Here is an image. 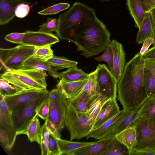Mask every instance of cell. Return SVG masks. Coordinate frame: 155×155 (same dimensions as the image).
<instances>
[{
	"instance_id": "1",
	"label": "cell",
	"mask_w": 155,
	"mask_h": 155,
	"mask_svg": "<svg viewBox=\"0 0 155 155\" xmlns=\"http://www.w3.org/2000/svg\"><path fill=\"white\" fill-rule=\"evenodd\" d=\"M145 61L139 53L126 64L122 76L117 83V99L123 109L135 110L149 97L143 78Z\"/></svg>"
},
{
	"instance_id": "2",
	"label": "cell",
	"mask_w": 155,
	"mask_h": 155,
	"mask_svg": "<svg viewBox=\"0 0 155 155\" xmlns=\"http://www.w3.org/2000/svg\"><path fill=\"white\" fill-rule=\"evenodd\" d=\"M110 37L105 25L96 17L81 27L76 35L75 44L81 55L87 58L104 51L111 42Z\"/></svg>"
},
{
	"instance_id": "3",
	"label": "cell",
	"mask_w": 155,
	"mask_h": 155,
	"mask_svg": "<svg viewBox=\"0 0 155 155\" xmlns=\"http://www.w3.org/2000/svg\"><path fill=\"white\" fill-rule=\"evenodd\" d=\"M96 17L94 8L76 2L69 10L59 16L56 35L61 40L75 43L76 35L81 27L87 21Z\"/></svg>"
},
{
	"instance_id": "4",
	"label": "cell",
	"mask_w": 155,
	"mask_h": 155,
	"mask_svg": "<svg viewBox=\"0 0 155 155\" xmlns=\"http://www.w3.org/2000/svg\"><path fill=\"white\" fill-rule=\"evenodd\" d=\"M47 76L44 71L21 68L4 72L1 78L12 84L19 91L29 88L46 89Z\"/></svg>"
},
{
	"instance_id": "5",
	"label": "cell",
	"mask_w": 155,
	"mask_h": 155,
	"mask_svg": "<svg viewBox=\"0 0 155 155\" xmlns=\"http://www.w3.org/2000/svg\"><path fill=\"white\" fill-rule=\"evenodd\" d=\"M130 127H134L136 133V143L131 151L155 153V121L140 116Z\"/></svg>"
},
{
	"instance_id": "6",
	"label": "cell",
	"mask_w": 155,
	"mask_h": 155,
	"mask_svg": "<svg viewBox=\"0 0 155 155\" xmlns=\"http://www.w3.org/2000/svg\"><path fill=\"white\" fill-rule=\"evenodd\" d=\"M47 89L28 102L19 107L12 113V118L17 136L23 134L28 125L36 115L35 110L43 101L48 97Z\"/></svg>"
},
{
	"instance_id": "7",
	"label": "cell",
	"mask_w": 155,
	"mask_h": 155,
	"mask_svg": "<svg viewBox=\"0 0 155 155\" xmlns=\"http://www.w3.org/2000/svg\"><path fill=\"white\" fill-rule=\"evenodd\" d=\"M35 47L21 44L10 48H0V69L5 72L22 68L32 56Z\"/></svg>"
},
{
	"instance_id": "8",
	"label": "cell",
	"mask_w": 155,
	"mask_h": 155,
	"mask_svg": "<svg viewBox=\"0 0 155 155\" xmlns=\"http://www.w3.org/2000/svg\"><path fill=\"white\" fill-rule=\"evenodd\" d=\"M65 126L69 132L70 140L72 141L86 137L92 130L93 124L85 113L77 112L68 105Z\"/></svg>"
},
{
	"instance_id": "9",
	"label": "cell",
	"mask_w": 155,
	"mask_h": 155,
	"mask_svg": "<svg viewBox=\"0 0 155 155\" xmlns=\"http://www.w3.org/2000/svg\"><path fill=\"white\" fill-rule=\"evenodd\" d=\"M50 107L48 119L62 130L65 126V119L68 104V99L58 88L49 92Z\"/></svg>"
},
{
	"instance_id": "10",
	"label": "cell",
	"mask_w": 155,
	"mask_h": 155,
	"mask_svg": "<svg viewBox=\"0 0 155 155\" xmlns=\"http://www.w3.org/2000/svg\"><path fill=\"white\" fill-rule=\"evenodd\" d=\"M95 70L100 95L110 99L116 98L118 82L110 71L105 64H101Z\"/></svg>"
},
{
	"instance_id": "11",
	"label": "cell",
	"mask_w": 155,
	"mask_h": 155,
	"mask_svg": "<svg viewBox=\"0 0 155 155\" xmlns=\"http://www.w3.org/2000/svg\"><path fill=\"white\" fill-rule=\"evenodd\" d=\"M46 90L26 89L12 94L4 96V99L10 112L12 113L20 106L43 93Z\"/></svg>"
},
{
	"instance_id": "12",
	"label": "cell",
	"mask_w": 155,
	"mask_h": 155,
	"mask_svg": "<svg viewBox=\"0 0 155 155\" xmlns=\"http://www.w3.org/2000/svg\"><path fill=\"white\" fill-rule=\"evenodd\" d=\"M24 33L21 44L23 45L39 47L51 45L59 41L58 37L51 33L30 31Z\"/></svg>"
},
{
	"instance_id": "13",
	"label": "cell",
	"mask_w": 155,
	"mask_h": 155,
	"mask_svg": "<svg viewBox=\"0 0 155 155\" xmlns=\"http://www.w3.org/2000/svg\"><path fill=\"white\" fill-rule=\"evenodd\" d=\"M113 54V66L110 71L118 82L123 73L125 65L126 53L122 44L115 40L110 43Z\"/></svg>"
},
{
	"instance_id": "14",
	"label": "cell",
	"mask_w": 155,
	"mask_h": 155,
	"mask_svg": "<svg viewBox=\"0 0 155 155\" xmlns=\"http://www.w3.org/2000/svg\"><path fill=\"white\" fill-rule=\"evenodd\" d=\"M0 128L7 135L12 148L17 136L12 118V113L9 111L4 99L0 100Z\"/></svg>"
},
{
	"instance_id": "15",
	"label": "cell",
	"mask_w": 155,
	"mask_h": 155,
	"mask_svg": "<svg viewBox=\"0 0 155 155\" xmlns=\"http://www.w3.org/2000/svg\"><path fill=\"white\" fill-rule=\"evenodd\" d=\"M140 108L131 111L124 110L123 114L115 122L113 127L104 135L103 138L115 136L117 134L129 127L140 116Z\"/></svg>"
},
{
	"instance_id": "16",
	"label": "cell",
	"mask_w": 155,
	"mask_h": 155,
	"mask_svg": "<svg viewBox=\"0 0 155 155\" xmlns=\"http://www.w3.org/2000/svg\"><path fill=\"white\" fill-rule=\"evenodd\" d=\"M120 111L116 98L109 100L104 104L98 114L93 125V130L114 117Z\"/></svg>"
},
{
	"instance_id": "17",
	"label": "cell",
	"mask_w": 155,
	"mask_h": 155,
	"mask_svg": "<svg viewBox=\"0 0 155 155\" xmlns=\"http://www.w3.org/2000/svg\"><path fill=\"white\" fill-rule=\"evenodd\" d=\"M25 3L28 5L29 2L24 0H0V25L8 23L15 17V11L19 4Z\"/></svg>"
},
{
	"instance_id": "18",
	"label": "cell",
	"mask_w": 155,
	"mask_h": 155,
	"mask_svg": "<svg viewBox=\"0 0 155 155\" xmlns=\"http://www.w3.org/2000/svg\"><path fill=\"white\" fill-rule=\"evenodd\" d=\"M113 137L101 139L92 144L79 148L72 155H102Z\"/></svg>"
},
{
	"instance_id": "19",
	"label": "cell",
	"mask_w": 155,
	"mask_h": 155,
	"mask_svg": "<svg viewBox=\"0 0 155 155\" xmlns=\"http://www.w3.org/2000/svg\"><path fill=\"white\" fill-rule=\"evenodd\" d=\"M28 69H35L46 71L49 74L55 79L61 78V73L51 66L46 61L31 56L24 63L22 68Z\"/></svg>"
},
{
	"instance_id": "20",
	"label": "cell",
	"mask_w": 155,
	"mask_h": 155,
	"mask_svg": "<svg viewBox=\"0 0 155 155\" xmlns=\"http://www.w3.org/2000/svg\"><path fill=\"white\" fill-rule=\"evenodd\" d=\"M87 79L75 81H65L60 80L57 85L68 99L75 97L81 91Z\"/></svg>"
},
{
	"instance_id": "21",
	"label": "cell",
	"mask_w": 155,
	"mask_h": 155,
	"mask_svg": "<svg viewBox=\"0 0 155 155\" xmlns=\"http://www.w3.org/2000/svg\"><path fill=\"white\" fill-rule=\"evenodd\" d=\"M155 25L150 12L145 13L144 18L137 34L136 42L138 44H142L146 39L153 38Z\"/></svg>"
},
{
	"instance_id": "22",
	"label": "cell",
	"mask_w": 155,
	"mask_h": 155,
	"mask_svg": "<svg viewBox=\"0 0 155 155\" xmlns=\"http://www.w3.org/2000/svg\"><path fill=\"white\" fill-rule=\"evenodd\" d=\"M96 99L91 98L86 92L81 91L75 97L68 99V105L76 111L85 113Z\"/></svg>"
},
{
	"instance_id": "23",
	"label": "cell",
	"mask_w": 155,
	"mask_h": 155,
	"mask_svg": "<svg viewBox=\"0 0 155 155\" xmlns=\"http://www.w3.org/2000/svg\"><path fill=\"white\" fill-rule=\"evenodd\" d=\"M123 109L114 117L104 123L97 128L93 130L86 137L87 139L92 137L95 140H100L113 127L115 122L124 111Z\"/></svg>"
},
{
	"instance_id": "24",
	"label": "cell",
	"mask_w": 155,
	"mask_h": 155,
	"mask_svg": "<svg viewBox=\"0 0 155 155\" xmlns=\"http://www.w3.org/2000/svg\"><path fill=\"white\" fill-rule=\"evenodd\" d=\"M130 14L134 19L135 26L140 28L145 16V13L140 0H126Z\"/></svg>"
},
{
	"instance_id": "25",
	"label": "cell",
	"mask_w": 155,
	"mask_h": 155,
	"mask_svg": "<svg viewBox=\"0 0 155 155\" xmlns=\"http://www.w3.org/2000/svg\"><path fill=\"white\" fill-rule=\"evenodd\" d=\"M115 136L127 147L130 151L132 150L136 143V131L133 127H130L116 134Z\"/></svg>"
},
{
	"instance_id": "26",
	"label": "cell",
	"mask_w": 155,
	"mask_h": 155,
	"mask_svg": "<svg viewBox=\"0 0 155 155\" xmlns=\"http://www.w3.org/2000/svg\"><path fill=\"white\" fill-rule=\"evenodd\" d=\"M81 91L86 92L91 98L94 99L100 95L96 70L89 74V76Z\"/></svg>"
},
{
	"instance_id": "27",
	"label": "cell",
	"mask_w": 155,
	"mask_h": 155,
	"mask_svg": "<svg viewBox=\"0 0 155 155\" xmlns=\"http://www.w3.org/2000/svg\"><path fill=\"white\" fill-rule=\"evenodd\" d=\"M130 151L127 147L118 140L115 136L113 137L102 155H129Z\"/></svg>"
},
{
	"instance_id": "28",
	"label": "cell",
	"mask_w": 155,
	"mask_h": 155,
	"mask_svg": "<svg viewBox=\"0 0 155 155\" xmlns=\"http://www.w3.org/2000/svg\"><path fill=\"white\" fill-rule=\"evenodd\" d=\"M37 116L32 120L23 134L27 136L28 139L31 142H36L39 144L41 128L39 120Z\"/></svg>"
},
{
	"instance_id": "29",
	"label": "cell",
	"mask_w": 155,
	"mask_h": 155,
	"mask_svg": "<svg viewBox=\"0 0 155 155\" xmlns=\"http://www.w3.org/2000/svg\"><path fill=\"white\" fill-rule=\"evenodd\" d=\"M61 80L65 81H75L87 79L89 74L81 69L73 67L61 73Z\"/></svg>"
},
{
	"instance_id": "30",
	"label": "cell",
	"mask_w": 155,
	"mask_h": 155,
	"mask_svg": "<svg viewBox=\"0 0 155 155\" xmlns=\"http://www.w3.org/2000/svg\"><path fill=\"white\" fill-rule=\"evenodd\" d=\"M91 142H80L58 139V143L62 154L72 155L76 150L83 147L94 143Z\"/></svg>"
},
{
	"instance_id": "31",
	"label": "cell",
	"mask_w": 155,
	"mask_h": 155,
	"mask_svg": "<svg viewBox=\"0 0 155 155\" xmlns=\"http://www.w3.org/2000/svg\"><path fill=\"white\" fill-rule=\"evenodd\" d=\"M109 99L100 95L93 102L87 111L85 113L93 125L96 119L104 104Z\"/></svg>"
},
{
	"instance_id": "32",
	"label": "cell",
	"mask_w": 155,
	"mask_h": 155,
	"mask_svg": "<svg viewBox=\"0 0 155 155\" xmlns=\"http://www.w3.org/2000/svg\"><path fill=\"white\" fill-rule=\"evenodd\" d=\"M51 67L57 70L64 68H69L77 67L78 62L72 61L64 57L53 55L51 58L46 61Z\"/></svg>"
},
{
	"instance_id": "33",
	"label": "cell",
	"mask_w": 155,
	"mask_h": 155,
	"mask_svg": "<svg viewBox=\"0 0 155 155\" xmlns=\"http://www.w3.org/2000/svg\"><path fill=\"white\" fill-rule=\"evenodd\" d=\"M140 115L155 121V97H149L145 100L140 107Z\"/></svg>"
},
{
	"instance_id": "34",
	"label": "cell",
	"mask_w": 155,
	"mask_h": 155,
	"mask_svg": "<svg viewBox=\"0 0 155 155\" xmlns=\"http://www.w3.org/2000/svg\"><path fill=\"white\" fill-rule=\"evenodd\" d=\"M51 45L39 47H35V51L32 56L46 61L53 56V52L51 48Z\"/></svg>"
},
{
	"instance_id": "35",
	"label": "cell",
	"mask_w": 155,
	"mask_h": 155,
	"mask_svg": "<svg viewBox=\"0 0 155 155\" xmlns=\"http://www.w3.org/2000/svg\"><path fill=\"white\" fill-rule=\"evenodd\" d=\"M143 78L147 93L150 96L155 86V78L151 72L145 66L143 70Z\"/></svg>"
},
{
	"instance_id": "36",
	"label": "cell",
	"mask_w": 155,
	"mask_h": 155,
	"mask_svg": "<svg viewBox=\"0 0 155 155\" xmlns=\"http://www.w3.org/2000/svg\"><path fill=\"white\" fill-rule=\"evenodd\" d=\"M70 6V4L69 3H59L39 11L38 13L41 15H55L68 9Z\"/></svg>"
},
{
	"instance_id": "37",
	"label": "cell",
	"mask_w": 155,
	"mask_h": 155,
	"mask_svg": "<svg viewBox=\"0 0 155 155\" xmlns=\"http://www.w3.org/2000/svg\"><path fill=\"white\" fill-rule=\"evenodd\" d=\"M40 142L39 144L41 155H48L49 137L50 133L48 131L45 124L41 127Z\"/></svg>"
},
{
	"instance_id": "38",
	"label": "cell",
	"mask_w": 155,
	"mask_h": 155,
	"mask_svg": "<svg viewBox=\"0 0 155 155\" xmlns=\"http://www.w3.org/2000/svg\"><path fill=\"white\" fill-rule=\"evenodd\" d=\"M94 59L99 62H106L108 64L109 69L110 71L111 70L113 66V54L110 44L101 55L94 58Z\"/></svg>"
},
{
	"instance_id": "39",
	"label": "cell",
	"mask_w": 155,
	"mask_h": 155,
	"mask_svg": "<svg viewBox=\"0 0 155 155\" xmlns=\"http://www.w3.org/2000/svg\"><path fill=\"white\" fill-rule=\"evenodd\" d=\"M50 103V100L48 97L39 104L35 110L37 116L45 121L48 119V118Z\"/></svg>"
},
{
	"instance_id": "40",
	"label": "cell",
	"mask_w": 155,
	"mask_h": 155,
	"mask_svg": "<svg viewBox=\"0 0 155 155\" xmlns=\"http://www.w3.org/2000/svg\"><path fill=\"white\" fill-rule=\"evenodd\" d=\"M48 155H62L58 143V139L52 134L49 137Z\"/></svg>"
},
{
	"instance_id": "41",
	"label": "cell",
	"mask_w": 155,
	"mask_h": 155,
	"mask_svg": "<svg viewBox=\"0 0 155 155\" xmlns=\"http://www.w3.org/2000/svg\"><path fill=\"white\" fill-rule=\"evenodd\" d=\"M58 20L55 18H48L46 22L39 26L38 31L47 33H51L56 31L58 25Z\"/></svg>"
},
{
	"instance_id": "42",
	"label": "cell",
	"mask_w": 155,
	"mask_h": 155,
	"mask_svg": "<svg viewBox=\"0 0 155 155\" xmlns=\"http://www.w3.org/2000/svg\"><path fill=\"white\" fill-rule=\"evenodd\" d=\"M17 92L15 88L9 83L0 78V94L4 96L13 94Z\"/></svg>"
},
{
	"instance_id": "43",
	"label": "cell",
	"mask_w": 155,
	"mask_h": 155,
	"mask_svg": "<svg viewBox=\"0 0 155 155\" xmlns=\"http://www.w3.org/2000/svg\"><path fill=\"white\" fill-rule=\"evenodd\" d=\"M45 124L50 134L53 135L58 139H60L61 130L59 127L52 123L48 119L45 120Z\"/></svg>"
},
{
	"instance_id": "44",
	"label": "cell",
	"mask_w": 155,
	"mask_h": 155,
	"mask_svg": "<svg viewBox=\"0 0 155 155\" xmlns=\"http://www.w3.org/2000/svg\"><path fill=\"white\" fill-rule=\"evenodd\" d=\"M29 5L25 3L19 4L15 11V15L20 18H22L27 16L30 11Z\"/></svg>"
},
{
	"instance_id": "45",
	"label": "cell",
	"mask_w": 155,
	"mask_h": 155,
	"mask_svg": "<svg viewBox=\"0 0 155 155\" xmlns=\"http://www.w3.org/2000/svg\"><path fill=\"white\" fill-rule=\"evenodd\" d=\"M24 35V32H13L6 35L5 39L11 42L21 44Z\"/></svg>"
},
{
	"instance_id": "46",
	"label": "cell",
	"mask_w": 155,
	"mask_h": 155,
	"mask_svg": "<svg viewBox=\"0 0 155 155\" xmlns=\"http://www.w3.org/2000/svg\"><path fill=\"white\" fill-rule=\"evenodd\" d=\"M0 141L2 146L5 150L10 151L12 148L9 139L6 133L2 129L0 128Z\"/></svg>"
},
{
	"instance_id": "47",
	"label": "cell",
	"mask_w": 155,
	"mask_h": 155,
	"mask_svg": "<svg viewBox=\"0 0 155 155\" xmlns=\"http://www.w3.org/2000/svg\"><path fill=\"white\" fill-rule=\"evenodd\" d=\"M145 13L155 8V0H140Z\"/></svg>"
},
{
	"instance_id": "48",
	"label": "cell",
	"mask_w": 155,
	"mask_h": 155,
	"mask_svg": "<svg viewBox=\"0 0 155 155\" xmlns=\"http://www.w3.org/2000/svg\"><path fill=\"white\" fill-rule=\"evenodd\" d=\"M144 60L155 61V46L148 49L142 56Z\"/></svg>"
},
{
	"instance_id": "49",
	"label": "cell",
	"mask_w": 155,
	"mask_h": 155,
	"mask_svg": "<svg viewBox=\"0 0 155 155\" xmlns=\"http://www.w3.org/2000/svg\"><path fill=\"white\" fill-rule=\"evenodd\" d=\"M154 40L153 38H149L146 39L144 41L142 48L139 52V54L142 56L148 49L150 46L153 43Z\"/></svg>"
},
{
	"instance_id": "50",
	"label": "cell",
	"mask_w": 155,
	"mask_h": 155,
	"mask_svg": "<svg viewBox=\"0 0 155 155\" xmlns=\"http://www.w3.org/2000/svg\"><path fill=\"white\" fill-rule=\"evenodd\" d=\"M145 61V66L150 70L155 78V61Z\"/></svg>"
},
{
	"instance_id": "51",
	"label": "cell",
	"mask_w": 155,
	"mask_h": 155,
	"mask_svg": "<svg viewBox=\"0 0 155 155\" xmlns=\"http://www.w3.org/2000/svg\"><path fill=\"white\" fill-rule=\"evenodd\" d=\"M155 155V153L149 152L139 151H131L129 155Z\"/></svg>"
},
{
	"instance_id": "52",
	"label": "cell",
	"mask_w": 155,
	"mask_h": 155,
	"mask_svg": "<svg viewBox=\"0 0 155 155\" xmlns=\"http://www.w3.org/2000/svg\"><path fill=\"white\" fill-rule=\"evenodd\" d=\"M152 20L155 24V8L151 10L150 12Z\"/></svg>"
},
{
	"instance_id": "53",
	"label": "cell",
	"mask_w": 155,
	"mask_h": 155,
	"mask_svg": "<svg viewBox=\"0 0 155 155\" xmlns=\"http://www.w3.org/2000/svg\"><path fill=\"white\" fill-rule=\"evenodd\" d=\"M153 39L154 40V41H153V44L154 46H155V25L154 26V29Z\"/></svg>"
},
{
	"instance_id": "54",
	"label": "cell",
	"mask_w": 155,
	"mask_h": 155,
	"mask_svg": "<svg viewBox=\"0 0 155 155\" xmlns=\"http://www.w3.org/2000/svg\"><path fill=\"white\" fill-rule=\"evenodd\" d=\"M149 97H155V86L154 89L153 90V91L151 94L150 95V96Z\"/></svg>"
},
{
	"instance_id": "55",
	"label": "cell",
	"mask_w": 155,
	"mask_h": 155,
	"mask_svg": "<svg viewBox=\"0 0 155 155\" xmlns=\"http://www.w3.org/2000/svg\"></svg>"
}]
</instances>
